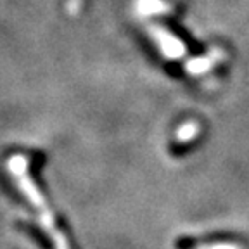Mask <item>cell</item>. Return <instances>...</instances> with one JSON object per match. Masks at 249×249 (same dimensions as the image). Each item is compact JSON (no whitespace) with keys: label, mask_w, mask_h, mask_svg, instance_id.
Segmentation results:
<instances>
[{"label":"cell","mask_w":249,"mask_h":249,"mask_svg":"<svg viewBox=\"0 0 249 249\" xmlns=\"http://www.w3.org/2000/svg\"><path fill=\"white\" fill-rule=\"evenodd\" d=\"M154 35L158 38V43L161 45L164 54H168V57L171 59H177V57H182V52H183V47L178 40H175L170 33H164V31L160 30H154Z\"/></svg>","instance_id":"6da1fadb"}]
</instances>
